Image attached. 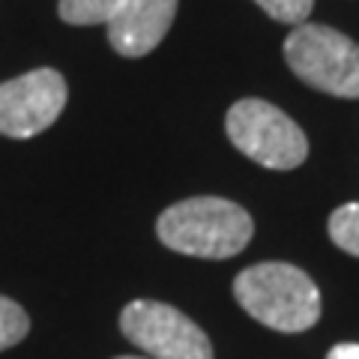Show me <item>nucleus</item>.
<instances>
[{
  "label": "nucleus",
  "mask_w": 359,
  "mask_h": 359,
  "mask_svg": "<svg viewBox=\"0 0 359 359\" xmlns=\"http://www.w3.org/2000/svg\"><path fill=\"white\" fill-rule=\"evenodd\" d=\"M177 15V0H120L105 21L108 42L120 57H144L159 45Z\"/></svg>",
  "instance_id": "7"
},
{
  "label": "nucleus",
  "mask_w": 359,
  "mask_h": 359,
  "mask_svg": "<svg viewBox=\"0 0 359 359\" xmlns=\"http://www.w3.org/2000/svg\"><path fill=\"white\" fill-rule=\"evenodd\" d=\"M285 60L299 81L330 96L359 99V45L327 25H297L285 39Z\"/></svg>",
  "instance_id": "3"
},
{
  "label": "nucleus",
  "mask_w": 359,
  "mask_h": 359,
  "mask_svg": "<svg viewBox=\"0 0 359 359\" xmlns=\"http://www.w3.org/2000/svg\"><path fill=\"white\" fill-rule=\"evenodd\" d=\"M117 359H144V356H117Z\"/></svg>",
  "instance_id": "13"
},
{
  "label": "nucleus",
  "mask_w": 359,
  "mask_h": 359,
  "mask_svg": "<svg viewBox=\"0 0 359 359\" xmlns=\"http://www.w3.org/2000/svg\"><path fill=\"white\" fill-rule=\"evenodd\" d=\"M66 78L57 69H33L0 84V135L33 138L54 126L66 108Z\"/></svg>",
  "instance_id": "6"
},
{
  "label": "nucleus",
  "mask_w": 359,
  "mask_h": 359,
  "mask_svg": "<svg viewBox=\"0 0 359 359\" xmlns=\"http://www.w3.org/2000/svg\"><path fill=\"white\" fill-rule=\"evenodd\" d=\"M117 4L120 0H60L57 13L66 25L87 27V25H105L111 13L117 9Z\"/></svg>",
  "instance_id": "8"
},
{
  "label": "nucleus",
  "mask_w": 359,
  "mask_h": 359,
  "mask_svg": "<svg viewBox=\"0 0 359 359\" xmlns=\"http://www.w3.org/2000/svg\"><path fill=\"white\" fill-rule=\"evenodd\" d=\"M269 18L282 21V25H306V18L311 15L314 0H255Z\"/></svg>",
  "instance_id": "11"
},
{
  "label": "nucleus",
  "mask_w": 359,
  "mask_h": 359,
  "mask_svg": "<svg viewBox=\"0 0 359 359\" xmlns=\"http://www.w3.org/2000/svg\"><path fill=\"white\" fill-rule=\"evenodd\" d=\"M327 359H359V344H335Z\"/></svg>",
  "instance_id": "12"
},
{
  "label": "nucleus",
  "mask_w": 359,
  "mask_h": 359,
  "mask_svg": "<svg viewBox=\"0 0 359 359\" xmlns=\"http://www.w3.org/2000/svg\"><path fill=\"white\" fill-rule=\"evenodd\" d=\"M30 332V318L27 311L18 306L15 299L0 297V351L25 341Z\"/></svg>",
  "instance_id": "10"
},
{
  "label": "nucleus",
  "mask_w": 359,
  "mask_h": 359,
  "mask_svg": "<svg viewBox=\"0 0 359 359\" xmlns=\"http://www.w3.org/2000/svg\"><path fill=\"white\" fill-rule=\"evenodd\" d=\"M156 231L168 249L180 255L224 261L249 245L255 222L240 204L228 198L201 195L168 207L156 222Z\"/></svg>",
  "instance_id": "1"
},
{
  "label": "nucleus",
  "mask_w": 359,
  "mask_h": 359,
  "mask_svg": "<svg viewBox=\"0 0 359 359\" xmlns=\"http://www.w3.org/2000/svg\"><path fill=\"white\" fill-rule=\"evenodd\" d=\"M231 144L252 162L273 171H294L306 162L309 141L282 108L264 99H240L224 117Z\"/></svg>",
  "instance_id": "4"
},
{
  "label": "nucleus",
  "mask_w": 359,
  "mask_h": 359,
  "mask_svg": "<svg viewBox=\"0 0 359 359\" xmlns=\"http://www.w3.org/2000/svg\"><path fill=\"white\" fill-rule=\"evenodd\" d=\"M330 237L341 252L359 257V204H344L339 210H332Z\"/></svg>",
  "instance_id": "9"
},
{
  "label": "nucleus",
  "mask_w": 359,
  "mask_h": 359,
  "mask_svg": "<svg viewBox=\"0 0 359 359\" xmlns=\"http://www.w3.org/2000/svg\"><path fill=\"white\" fill-rule=\"evenodd\" d=\"M120 330L153 359H212V344L204 330L168 302H129L120 314Z\"/></svg>",
  "instance_id": "5"
},
{
  "label": "nucleus",
  "mask_w": 359,
  "mask_h": 359,
  "mask_svg": "<svg viewBox=\"0 0 359 359\" xmlns=\"http://www.w3.org/2000/svg\"><path fill=\"white\" fill-rule=\"evenodd\" d=\"M233 297L276 332H306L320 320V290L306 269L282 261L255 264L233 278Z\"/></svg>",
  "instance_id": "2"
}]
</instances>
